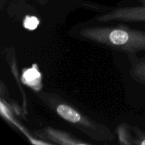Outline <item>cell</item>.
Returning a JSON list of instances; mask_svg holds the SVG:
<instances>
[{
	"label": "cell",
	"mask_w": 145,
	"mask_h": 145,
	"mask_svg": "<svg viewBox=\"0 0 145 145\" xmlns=\"http://www.w3.org/2000/svg\"><path fill=\"white\" fill-rule=\"evenodd\" d=\"M69 35L75 39L124 52L127 55L145 51V31L130 28L124 24L104 25L80 24L72 27Z\"/></svg>",
	"instance_id": "obj_1"
},
{
	"label": "cell",
	"mask_w": 145,
	"mask_h": 145,
	"mask_svg": "<svg viewBox=\"0 0 145 145\" xmlns=\"http://www.w3.org/2000/svg\"><path fill=\"white\" fill-rule=\"evenodd\" d=\"M38 96L41 101L55 114L80 130L89 138L101 142L114 141V134L108 127L86 116L59 95L40 91Z\"/></svg>",
	"instance_id": "obj_2"
},
{
	"label": "cell",
	"mask_w": 145,
	"mask_h": 145,
	"mask_svg": "<svg viewBox=\"0 0 145 145\" xmlns=\"http://www.w3.org/2000/svg\"><path fill=\"white\" fill-rule=\"evenodd\" d=\"M93 22L108 23L111 21L145 22V7L140 6H122L104 10L95 16Z\"/></svg>",
	"instance_id": "obj_3"
},
{
	"label": "cell",
	"mask_w": 145,
	"mask_h": 145,
	"mask_svg": "<svg viewBox=\"0 0 145 145\" xmlns=\"http://www.w3.org/2000/svg\"><path fill=\"white\" fill-rule=\"evenodd\" d=\"M34 135L41 140L50 144L61 145H80L89 144L90 143L83 141L81 139L72 135L71 133L59 130L52 127H46L34 131Z\"/></svg>",
	"instance_id": "obj_4"
},
{
	"label": "cell",
	"mask_w": 145,
	"mask_h": 145,
	"mask_svg": "<svg viewBox=\"0 0 145 145\" xmlns=\"http://www.w3.org/2000/svg\"><path fill=\"white\" fill-rule=\"evenodd\" d=\"M130 62V74L137 83L145 85V57H140L137 54L127 55Z\"/></svg>",
	"instance_id": "obj_5"
},
{
	"label": "cell",
	"mask_w": 145,
	"mask_h": 145,
	"mask_svg": "<svg viewBox=\"0 0 145 145\" xmlns=\"http://www.w3.org/2000/svg\"><path fill=\"white\" fill-rule=\"evenodd\" d=\"M136 5L133 6H140V7H145V0H135Z\"/></svg>",
	"instance_id": "obj_6"
},
{
	"label": "cell",
	"mask_w": 145,
	"mask_h": 145,
	"mask_svg": "<svg viewBox=\"0 0 145 145\" xmlns=\"http://www.w3.org/2000/svg\"><path fill=\"white\" fill-rule=\"evenodd\" d=\"M37 1H38V2H40L41 4H44V3H45L47 1V0H36Z\"/></svg>",
	"instance_id": "obj_7"
},
{
	"label": "cell",
	"mask_w": 145,
	"mask_h": 145,
	"mask_svg": "<svg viewBox=\"0 0 145 145\" xmlns=\"http://www.w3.org/2000/svg\"><path fill=\"white\" fill-rule=\"evenodd\" d=\"M1 2H2V0H1Z\"/></svg>",
	"instance_id": "obj_8"
}]
</instances>
